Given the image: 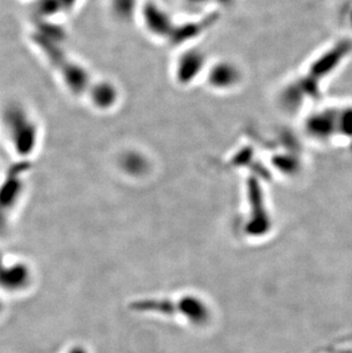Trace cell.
I'll list each match as a JSON object with an SVG mask.
<instances>
[{"instance_id":"obj_1","label":"cell","mask_w":352,"mask_h":353,"mask_svg":"<svg viewBox=\"0 0 352 353\" xmlns=\"http://www.w3.org/2000/svg\"><path fill=\"white\" fill-rule=\"evenodd\" d=\"M31 272L28 264L12 260L0 253V288L7 293H20L30 285Z\"/></svg>"},{"instance_id":"obj_2","label":"cell","mask_w":352,"mask_h":353,"mask_svg":"<svg viewBox=\"0 0 352 353\" xmlns=\"http://www.w3.org/2000/svg\"><path fill=\"white\" fill-rule=\"evenodd\" d=\"M1 309H3V304L0 302V312H1Z\"/></svg>"}]
</instances>
